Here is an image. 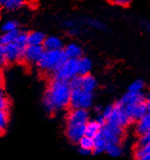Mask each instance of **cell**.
I'll use <instances>...</instances> for the list:
<instances>
[{"mask_svg":"<svg viewBox=\"0 0 150 160\" xmlns=\"http://www.w3.org/2000/svg\"><path fill=\"white\" fill-rule=\"evenodd\" d=\"M133 0H111V2L119 6H128Z\"/></svg>","mask_w":150,"mask_h":160,"instance_id":"f546056e","label":"cell"},{"mask_svg":"<svg viewBox=\"0 0 150 160\" xmlns=\"http://www.w3.org/2000/svg\"><path fill=\"white\" fill-rule=\"evenodd\" d=\"M125 133V128L121 127L105 124L100 129L99 135L106 145H123V140Z\"/></svg>","mask_w":150,"mask_h":160,"instance_id":"3957f363","label":"cell"},{"mask_svg":"<svg viewBox=\"0 0 150 160\" xmlns=\"http://www.w3.org/2000/svg\"><path fill=\"white\" fill-rule=\"evenodd\" d=\"M9 107L10 101L1 89L0 90V110H9Z\"/></svg>","mask_w":150,"mask_h":160,"instance_id":"83f0119b","label":"cell"},{"mask_svg":"<svg viewBox=\"0 0 150 160\" xmlns=\"http://www.w3.org/2000/svg\"><path fill=\"white\" fill-rule=\"evenodd\" d=\"M148 145H150V133L138 136L135 147H145Z\"/></svg>","mask_w":150,"mask_h":160,"instance_id":"4316f807","label":"cell"},{"mask_svg":"<svg viewBox=\"0 0 150 160\" xmlns=\"http://www.w3.org/2000/svg\"><path fill=\"white\" fill-rule=\"evenodd\" d=\"M43 48L46 51H57L63 49V41L60 38L56 36L46 37L43 42Z\"/></svg>","mask_w":150,"mask_h":160,"instance_id":"4fadbf2b","label":"cell"},{"mask_svg":"<svg viewBox=\"0 0 150 160\" xmlns=\"http://www.w3.org/2000/svg\"><path fill=\"white\" fill-rule=\"evenodd\" d=\"M144 87H145L144 81L142 79H138V80H135L134 82H132L130 83V85L128 86V91L129 92H135V93H140V92H143Z\"/></svg>","mask_w":150,"mask_h":160,"instance_id":"7402d4cb","label":"cell"},{"mask_svg":"<svg viewBox=\"0 0 150 160\" xmlns=\"http://www.w3.org/2000/svg\"><path fill=\"white\" fill-rule=\"evenodd\" d=\"M84 133H85V126L66 125V128H65L66 137L73 144H78V142L84 136Z\"/></svg>","mask_w":150,"mask_h":160,"instance_id":"8fae6325","label":"cell"},{"mask_svg":"<svg viewBox=\"0 0 150 160\" xmlns=\"http://www.w3.org/2000/svg\"><path fill=\"white\" fill-rule=\"evenodd\" d=\"M45 38H46V36L40 31H33L31 33H28V45L42 46Z\"/></svg>","mask_w":150,"mask_h":160,"instance_id":"ac0fdd59","label":"cell"},{"mask_svg":"<svg viewBox=\"0 0 150 160\" xmlns=\"http://www.w3.org/2000/svg\"><path fill=\"white\" fill-rule=\"evenodd\" d=\"M94 103V93L87 92L81 88L71 89L70 108L86 109L90 108Z\"/></svg>","mask_w":150,"mask_h":160,"instance_id":"277c9868","label":"cell"},{"mask_svg":"<svg viewBox=\"0 0 150 160\" xmlns=\"http://www.w3.org/2000/svg\"><path fill=\"white\" fill-rule=\"evenodd\" d=\"M66 60L67 59L62 50H57V51L45 50L36 66L42 73L52 75Z\"/></svg>","mask_w":150,"mask_h":160,"instance_id":"7a4b0ae2","label":"cell"},{"mask_svg":"<svg viewBox=\"0 0 150 160\" xmlns=\"http://www.w3.org/2000/svg\"><path fill=\"white\" fill-rule=\"evenodd\" d=\"M0 90H1V86H0Z\"/></svg>","mask_w":150,"mask_h":160,"instance_id":"836d02e7","label":"cell"},{"mask_svg":"<svg viewBox=\"0 0 150 160\" xmlns=\"http://www.w3.org/2000/svg\"><path fill=\"white\" fill-rule=\"evenodd\" d=\"M67 60H79L82 57L83 51L80 44L76 42H70L62 49Z\"/></svg>","mask_w":150,"mask_h":160,"instance_id":"7c38bea8","label":"cell"},{"mask_svg":"<svg viewBox=\"0 0 150 160\" xmlns=\"http://www.w3.org/2000/svg\"><path fill=\"white\" fill-rule=\"evenodd\" d=\"M92 68H93V62L90 58L82 56L78 60L79 76H85L88 74H91Z\"/></svg>","mask_w":150,"mask_h":160,"instance_id":"9a60e30c","label":"cell"},{"mask_svg":"<svg viewBox=\"0 0 150 160\" xmlns=\"http://www.w3.org/2000/svg\"><path fill=\"white\" fill-rule=\"evenodd\" d=\"M6 63L5 59V46L0 43V65H4Z\"/></svg>","mask_w":150,"mask_h":160,"instance_id":"f1b7e54d","label":"cell"},{"mask_svg":"<svg viewBox=\"0 0 150 160\" xmlns=\"http://www.w3.org/2000/svg\"><path fill=\"white\" fill-rule=\"evenodd\" d=\"M104 152L112 157H119L123 153V145H106Z\"/></svg>","mask_w":150,"mask_h":160,"instance_id":"ffe728a7","label":"cell"},{"mask_svg":"<svg viewBox=\"0 0 150 160\" xmlns=\"http://www.w3.org/2000/svg\"><path fill=\"white\" fill-rule=\"evenodd\" d=\"M24 51L20 49L16 43H11L5 46V59L6 63H14L22 61Z\"/></svg>","mask_w":150,"mask_h":160,"instance_id":"30bf717a","label":"cell"},{"mask_svg":"<svg viewBox=\"0 0 150 160\" xmlns=\"http://www.w3.org/2000/svg\"><path fill=\"white\" fill-rule=\"evenodd\" d=\"M105 125V121L99 115L96 119H89V121L85 125V136L95 138L100 132L101 128Z\"/></svg>","mask_w":150,"mask_h":160,"instance_id":"9c48e42d","label":"cell"},{"mask_svg":"<svg viewBox=\"0 0 150 160\" xmlns=\"http://www.w3.org/2000/svg\"><path fill=\"white\" fill-rule=\"evenodd\" d=\"M79 152L83 155H88L91 152H93L94 149V138L88 137V136H83L79 142Z\"/></svg>","mask_w":150,"mask_h":160,"instance_id":"5bb4252c","label":"cell"},{"mask_svg":"<svg viewBox=\"0 0 150 160\" xmlns=\"http://www.w3.org/2000/svg\"><path fill=\"white\" fill-rule=\"evenodd\" d=\"M71 87L69 82L52 79L44 92L42 103L49 114H55L69 108Z\"/></svg>","mask_w":150,"mask_h":160,"instance_id":"6da1fadb","label":"cell"},{"mask_svg":"<svg viewBox=\"0 0 150 160\" xmlns=\"http://www.w3.org/2000/svg\"><path fill=\"white\" fill-rule=\"evenodd\" d=\"M3 82V71H2V65H0V86Z\"/></svg>","mask_w":150,"mask_h":160,"instance_id":"d6a6232c","label":"cell"},{"mask_svg":"<svg viewBox=\"0 0 150 160\" xmlns=\"http://www.w3.org/2000/svg\"><path fill=\"white\" fill-rule=\"evenodd\" d=\"M27 2L28 0H0V7L6 11L13 12L21 9Z\"/></svg>","mask_w":150,"mask_h":160,"instance_id":"e0dca14e","label":"cell"},{"mask_svg":"<svg viewBox=\"0 0 150 160\" xmlns=\"http://www.w3.org/2000/svg\"><path fill=\"white\" fill-rule=\"evenodd\" d=\"M136 133L138 136L150 133V113L144 115L136 122Z\"/></svg>","mask_w":150,"mask_h":160,"instance_id":"2e32d148","label":"cell"},{"mask_svg":"<svg viewBox=\"0 0 150 160\" xmlns=\"http://www.w3.org/2000/svg\"><path fill=\"white\" fill-rule=\"evenodd\" d=\"M134 160H150V145L145 147H135Z\"/></svg>","mask_w":150,"mask_h":160,"instance_id":"d6986e66","label":"cell"},{"mask_svg":"<svg viewBox=\"0 0 150 160\" xmlns=\"http://www.w3.org/2000/svg\"><path fill=\"white\" fill-rule=\"evenodd\" d=\"M14 43L23 51H25L26 47L28 46V33L24 31H19L18 36L14 41Z\"/></svg>","mask_w":150,"mask_h":160,"instance_id":"603a6c76","label":"cell"},{"mask_svg":"<svg viewBox=\"0 0 150 160\" xmlns=\"http://www.w3.org/2000/svg\"><path fill=\"white\" fill-rule=\"evenodd\" d=\"M68 32H69V34H70V35L76 36V35H78V34H79L80 30H79V28H78V27H75V28L69 29V30H68Z\"/></svg>","mask_w":150,"mask_h":160,"instance_id":"1f68e13d","label":"cell"},{"mask_svg":"<svg viewBox=\"0 0 150 160\" xmlns=\"http://www.w3.org/2000/svg\"><path fill=\"white\" fill-rule=\"evenodd\" d=\"M18 22L14 19H8L6 20L2 26L1 29L4 33H8V32H12V31H17L18 30Z\"/></svg>","mask_w":150,"mask_h":160,"instance_id":"cb8c5ba5","label":"cell"},{"mask_svg":"<svg viewBox=\"0 0 150 160\" xmlns=\"http://www.w3.org/2000/svg\"><path fill=\"white\" fill-rule=\"evenodd\" d=\"M63 26L66 27V28L68 29V30H69V29L75 28V27H78L77 22L75 21V20H73V19H67V20H65V21L63 22Z\"/></svg>","mask_w":150,"mask_h":160,"instance_id":"4dcf8cb0","label":"cell"},{"mask_svg":"<svg viewBox=\"0 0 150 160\" xmlns=\"http://www.w3.org/2000/svg\"><path fill=\"white\" fill-rule=\"evenodd\" d=\"M43 46H35V45H28L23 53L22 61H24L28 64H37L40 58L44 53Z\"/></svg>","mask_w":150,"mask_h":160,"instance_id":"ba28073f","label":"cell"},{"mask_svg":"<svg viewBox=\"0 0 150 160\" xmlns=\"http://www.w3.org/2000/svg\"><path fill=\"white\" fill-rule=\"evenodd\" d=\"M89 119L90 116L88 110L80 108H70L66 116V125L85 126Z\"/></svg>","mask_w":150,"mask_h":160,"instance_id":"52a82bcc","label":"cell"},{"mask_svg":"<svg viewBox=\"0 0 150 160\" xmlns=\"http://www.w3.org/2000/svg\"><path fill=\"white\" fill-rule=\"evenodd\" d=\"M69 84H70L71 89L81 88L87 92L94 93V91L96 90L98 86V81L92 74H88L85 76L75 77L69 82Z\"/></svg>","mask_w":150,"mask_h":160,"instance_id":"8992f818","label":"cell"},{"mask_svg":"<svg viewBox=\"0 0 150 160\" xmlns=\"http://www.w3.org/2000/svg\"><path fill=\"white\" fill-rule=\"evenodd\" d=\"M9 125V110H0V134L7 129Z\"/></svg>","mask_w":150,"mask_h":160,"instance_id":"d4e9b609","label":"cell"},{"mask_svg":"<svg viewBox=\"0 0 150 160\" xmlns=\"http://www.w3.org/2000/svg\"><path fill=\"white\" fill-rule=\"evenodd\" d=\"M19 30L17 31H12V32H8V33H4L3 35L0 36V43L2 45L6 46L8 44H11V43H13L16 41L17 36H18Z\"/></svg>","mask_w":150,"mask_h":160,"instance_id":"44dd1931","label":"cell"},{"mask_svg":"<svg viewBox=\"0 0 150 160\" xmlns=\"http://www.w3.org/2000/svg\"><path fill=\"white\" fill-rule=\"evenodd\" d=\"M84 23L89 26V27H92L94 29H98V30H103L105 28V25H104L101 21L95 19V18H86L84 19Z\"/></svg>","mask_w":150,"mask_h":160,"instance_id":"484cf974","label":"cell"},{"mask_svg":"<svg viewBox=\"0 0 150 160\" xmlns=\"http://www.w3.org/2000/svg\"><path fill=\"white\" fill-rule=\"evenodd\" d=\"M51 76L55 80L70 82L75 77L79 76L78 60H66Z\"/></svg>","mask_w":150,"mask_h":160,"instance_id":"5b68a950","label":"cell"}]
</instances>
